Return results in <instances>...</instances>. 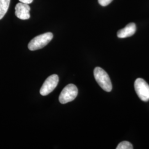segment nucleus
I'll return each mask as SVG.
<instances>
[{"label":"nucleus","instance_id":"obj_8","mask_svg":"<svg viewBox=\"0 0 149 149\" xmlns=\"http://www.w3.org/2000/svg\"><path fill=\"white\" fill-rule=\"evenodd\" d=\"M11 0H0V19L6 15L9 8Z\"/></svg>","mask_w":149,"mask_h":149},{"label":"nucleus","instance_id":"obj_7","mask_svg":"<svg viewBox=\"0 0 149 149\" xmlns=\"http://www.w3.org/2000/svg\"><path fill=\"white\" fill-rule=\"evenodd\" d=\"M136 31V25L134 23H130L126 26L125 28L118 31L117 32L118 37L125 38L133 36Z\"/></svg>","mask_w":149,"mask_h":149},{"label":"nucleus","instance_id":"obj_2","mask_svg":"<svg viewBox=\"0 0 149 149\" xmlns=\"http://www.w3.org/2000/svg\"><path fill=\"white\" fill-rule=\"evenodd\" d=\"M53 38L52 33L48 32L34 38L29 43L28 47L31 51H34L45 47Z\"/></svg>","mask_w":149,"mask_h":149},{"label":"nucleus","instance_id":"obj_10","mask_svg":"<svg viewBox=\"0 0 149 149\" xmlns=\"http://www.w3.org/2000/svg\"><path fill=\"white\" fill-rule=\"evenodd\" d=\"M100 5L102 6H106L111 3L113 0H98Z\"/></svg>","mask_w":149,"mask_h":149},{"label":"nucleus","instance_id":"obj_4","mask_svg":"<svg viewBox=\"0 0 149 149\" xmlns=\"http://www.w3.org/2000/svg\"><path fill=\"white\" fill-rule=\"evenodd\" d=\"M135 90L139 97L143 101H149V85L143 79L138 78L134 83Z\"/></svg>","mask_w":149,"mask_h":149},{"label":"nucleus","instance_id":"obj_1","mask_svg":"<svg viewBox=\"0 0 149 149\" xmlns=\"http://www.w3.org/2000/svg\"><path fill=\"white\" fill-rule=\"evenodd\" d=\"M94 77L97 82L103 90L111 92L112 90V84L109 75L101 68L97 67L93 71Z\"/></svg>","mask_w":149,"mask_h":149},{"label":"nucleus","instance_id":"obj_11","mask_svg":"<svg viewBox=\"0 0 149 149\" xmlns=\"http://www.w3.org/2000/svg\"><path fill=\"white\" fill-rule=\"evenodd\" d=\"M19 1H20V2L26 3V4H28V5L32 3V2L33 1V0H19Z\"/></svg>","mask_w":149,"mask_h":149},{"label":"nucleus","instance_id":"obj_6","mask_svg":"<svg viewBox=\"0 0 149 149\" xmlns=\"http://www.w3.org/2000/svg\"><path fill=\"white\" fill-rule=\"evenodd\" d=\"M30 10L31 8L28 4L19 2L15 7V15L21 19H28L30 18Z\"/></svg>","mask_w":149,"mask_h":149},{"label":"nucleus","instance_id":"obj_5","mask_svg":"<svg viewBox=\"0 0 149 149\" xmlns=\"http://www.w3.org/2000/svg\"><path fill=\"white\" fill-rule=\"evenodd\" d=\"M58 82L59 76L57 74H52L49 76L40 90V95L45 96L50 93L56 87Z\"/></svg>","mask_w":149,"mask_h":149},{"label":"nucleus","instance_id":"obj_9","mask_svg":"<svg viewBox=\"0 0 149 149\" xmlns=\"http://www.w3.org/2000/svg\"><path fill=\"white\" fill-rule=\"evenodd\" d=\"M117 149H133V147L132 144L127 141H124L118 144Z\"/></svg>","mask_w":149,"mask_h":149},{"label":"nucleus","instance_id":"obj_3","mask_svg":"<svg viewBox=\"0 0 149 149\" xmlns=\"http://www.w3.org/2000/svg\"><path fill=\"white\" fill-rule=\"evenodd\" d=\"M78 95V89L74 84L68 85L64 87L59 96V101L61 104H66L74 101Z\"/></svg>","mask_w":149,"mask_h":149}]
</instances>
